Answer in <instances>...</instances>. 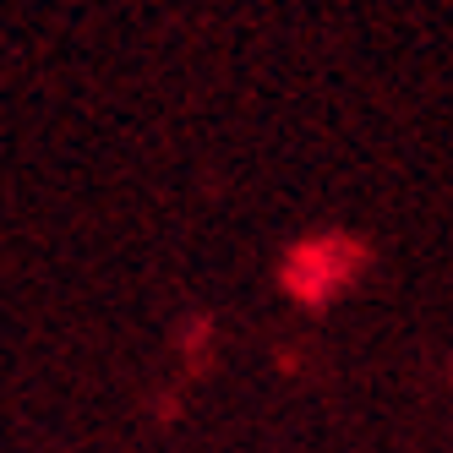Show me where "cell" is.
Here are the masks:
<instances>
[]
</instances>
